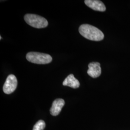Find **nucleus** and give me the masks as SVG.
Returning a JSON list of instances; mask_svg holds the SVG:
<instances>
[{
	"instance_id": "f257e3e1",
	"label": "nucleus",
	"mask_w": 130,
	"mask_h": 130,
	"mask_svg": "<svg viewBox=\"0 0 130 130\" xmlns=\"http://www.w3.org/2000/svg\"><path fill=\"white\" fill-rule=\"evenodd\" d=\"M79 31L84 37L91 41H100L104 38L103 33L99 29L89 24L80 25Z\"/></svg>"
},
{
	"instance_id": "f03ea898",
	"label": "nucleus",
	"mask_w": 130,
	"mask_h": 130,
	"mask_svg": "<svg viewBox=\"0 0 130 130\" xmlns=\"http://www.w3.org/2000/svg\"><path fill=\"white\" fill-rule=\"evenodd\" d=\"M26 58L29 62L37 64H47L51 63L52 61V57L50 55L35 52L28 53Z\"/></svg>"
},
{
	"instance_id": "7ed1b4c3",
	"label": "nucleus",
	"mask_w": 130,
	"mask_h": 130,
	"mask_svg": "<svg viewBox=\"0 0 130 130\" xmlns=\"http://www.w3.org/2000/svg\"><path fill=\"white\" fill-rule=\"evenodd\" d=\"M24 20L29 25L37 28H46L48 25L46 19L35 14H26L24 16Z\"/></svg>"
},
{
	"instance_id": "20e7f679",
	"label": "nucleus",
	"mask_w": 130,
	"mask_h": 130,
	"mask_svg": "<svg viewBox=\"0 0 130 130\" xmlns=\"http://www.w3.org/2000/svg\"><path fill=\"white\" fill-rule=\"evenodd\" d=\"M18 86V80L13 74H10L7 77L3 86L4 92L9 94L13 93Z\"/></svg>"
},
{
	"instance_id": "39448f33",
	"label": "nucleus",
	"mask_w": 130,
	"mask_h": 130,
	"mask_svg": "<svg viewBox=\"0 0 130 130\" xmlns=\"http://www.w3.org/2000/svg\"><path fill=\"white\" fill-rule=\"evenodd\" d=\"M88 70H87L88 74L93 78H96L101 74V68L100 64L98 62H93L88 65Z\"/></svg>"
},
{
	"instance_id": "423d86ee",
	"label": "nucleus",
	"mask_w": 130,
	"mask_h": 130,
	"mask_svg": "<svg viewBox=\"0 0 130 130\" xmlns=\"http://www.w3.org/2000/svg\"><path fill=\"white\" fill-rule=\"evenodd\" d=\"M85 5L93 10L104 12L106 10V7L104 3L99 0H85Z\"/></svg>"
},
{
	"instance_id": "0eeeda50",
	"label": "nucleus",
	"mask_w": 130,
	"mask_h": 130,
	"mask_svg": "<svg viewBox=\"0 0 130 130\" xmlns=\"http://www.w3.org/2000/svg\"><path fill=\"white\" fill-rule=\"evenodd\" d=\"M65 105V101L61 98L56 99L54 101L50 108V113L52 115L56 116L58 115L63 107Z\"/></svg>"
},
{
	"instance_id": "6e6552de",
	"label": "nucleus",
	"mask_w": 130,
	"mask_h": 130,
	"mask_svg": "<svg viewBox=\"0 0 130 130\" xmlns=\"http://www.w3.org/2000/svg\"><path fill=\"white\" fill-rule=\"evenodd\" d=\"M64 86H67L72 88H79L80 84L79 80L76 79L73 74H70L65 79L63 83Z\"/></svg>"
},
{
	"instance_id": "1a4fd4ad",
	"label": "nucleus",
	"mask_w": 130,
	"mask_h": 130,
	"mask_svg": "<svg viewBox=\"0 0 130 130\" xmlns=\"http://www.w3.org/2000/svg\"><path fill=\"white\" fill-rule=\"evenodd\" d=\"M45 127V123L42 120H40L34 126L33 130H43Z\"/></svg>"
},
{
	"instance_id": "9d476101",
	"label": "nucleus",
	"mask_w": 130,
	"mask_h": 130,
	"mask_svg": "<svg viewBox=\"0 0 130 130\" xmlns=\"http://www.w3.org/2000/svg\"><path fill=\"white\" fill-rule=\"evenodd\" d=\"M0 37H0V38H1V39H2V37H1V36H0Z\"/></svg>"
}]
</instances>
